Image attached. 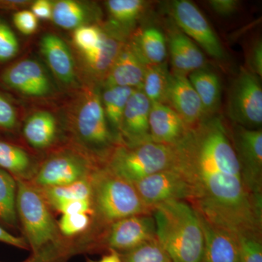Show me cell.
<instances>
[{
    "label": "cell",
    "mask_w": 262,
    "mask_h": 262,
    "mask_svg": "<svg viewBox=\"0 0 262 262\" xmlns=\"http://www.w3.org/2000/svg\"><path fill=\"white\" fill-rule=\"evenodd\" d=\"M175 150L174 167L192 187L189 203L200 215L235 232L261 231L262 200L246 185L220 117H206L189 127Z\"/></svg>",
    "instance_id": "obj_1"
},
{
    "label": "cell",
    "mask_w": 262,
    "mask_h": 262,
    "mask_svg": "<svg viewBox=\"0 0 262 262\" xmlns=\"http://www.w3.org/2000/svg\"><path fill=\"white\" fill-rule=\"evenodd\" d=\"M156 237L172 262H201L204 237L199 215L187 201H171L151 211Z\"/></svg>",
    "instance_id": "obj_2"
},
{
    "label": "cell",
    "mask_w": 262,
    "mask_h": 262,
    "mask_svg": "<svg viewBox=\"0 0 262 262\" xmlns=\"http://www.w3.org/2000/svg\"><path fill=\"white\" fill-rule=\"evenodd\" d=\"M90 181L94 215L98 223L108 225L131 215L151 214L134 184L106 165L96 167Z\"/></svg>",
    "instance_id": "obj_3"
},
{
    "label": "cell",
    "mask_w": 262,
    "mask_h": 262,
    "mask_svg": "<svg viewBox=\"0 0 262 262\" xmlns=\"http://www.w3.org/2000/svg\"><path fill=\"white\" fill-rule=\"evenodd\" d=\"M16 182L17 215L33 254L51 247L67 250L49 205L39 189L28 181Z\"/></svg>",
    "instance_id": "obj_4"
},
{
    "label": "cell",
    "mask_w": 262,
    "mask_h": 262,
    "mask_svg": "<svg viewBox=\"0 0 262 262\" xmlns=\"http://www.w3.org/2000/svg\"><path fill=\"white\" fill-rule=\"evenodd\" d=\"M175 146L149 141L134 146L120 144L108 155L104 165L127 181L135 183L175 165Z\"/></svg>",
    "instance_id": "obj_5"
},
{
    "label": "cell",
    "mask_w": 262,
    "mask_h": 262,
    "mask_svg": "<svg viewBox=\"0 0 262 262\" xmlns=\"http://www.w3.org/2000/svg\"><path fill=\"white\" fill-rule=\"evenodd\" d=\"M227 110L236 125L253 130L261 129L262 89L258 75L248 69H241L229 92Z\"/></svg>",
    "instance_id": "obj_6"
},
{
    "label": "cell",
    "mask_w": 262,
    "mask_h": 262,
    "mask_svg": "<svg viewBox=\"0 0 262 262\" xmlns=\"http://www.w3.org/2000/svg\"><path fill=\"white\" fill-rule=\"evenodd\" d=\"M145 206L152 211L158 205L171 201L190 203L192 189L184 175L175 167L161 170L134 183Z\"/></svg>",
    "instance_id": "obj_7"
},
{
    "label": "cell",
    "mask_w": 262,
    "mask_h": 262,
    "mask_svg": "<svg viewBox=\"0 0 262 262\" xmlns=\"http://www.w3.org/2000/svg\"><path fill=\"white\" fill-rule=\"evenodd\" d=\"M175 23L188 37L196 41L204 51L215 59L225 58V51L220 39L199 9L187 0H176L169 8Z\"/></svg>",
    "instance_id": "obj_8"
},
{
    "label": "cell",
    "mask_w": 262,
    "mask_h": 262,
    "mask_svg": "<svg viewBox=\"0 0 262 262\" xmlns=\"http://www.w3.org/2000/svg\"><path fill=\"white\" fill-rule=\"evenodd\" d=\"M232 145L238 160L241 173L251 193L262 200V132L235 125Z\"/></svg>",
    "instance_id": "obj_9"
},
{
    "label": "cell",
    "mask_w": 262,
    "mask_h": 262,
    "mask_svg": "<svg viewBox=\"0 0 262 262\" xmlns=\"http://www.w3.org/2000/svg\"><path fill=\"white\" fill-rule=\"evenodd\" d=\"M95 168L80 155L61 152L46 160L30 182L37 188L68 185L89 179Z\"/></svg>",
    "instance_id": "obj_10"
},
{
    "label": "cell",
    "mask_w": 262,
    "mask_h": 262,
    "mask_svg": "<svg viewBox=\"0 0 262 262\" xmlns=\"http://www.w3.org/2000/svg\"><path fill=\"white\" fill-rule=\"evenodd\" d=\"M155 238L156 227L152 214L135 215L106 227L102 242L108 249L125 253Z\"/></svg>",
    "instance_id": "obj_11"
},
{
    "label": "cell",
    "mask_w": 262,
    "mask_h": 262,
    "mask_svg": "<svg viewBox=\"0 0 262 262\" xmlns=\"http://www.w3.org/2000/svg\"><path fill=\"white\" fill-rule=\"evenodd\" d=\"M76 128L81 140L91 149L106 152L113 146V136L108 129L101 98L90 95L81 105Z\"/></svg>",
    "instance_id": "obj_12"
},
{
    "label": "cell",
    "mask_w": 262,
    "mask_h": 262,
    "mask_svg": "<svg viewBox=\"0 0 262 262\" xmlns=\"http://www.w3.org/2000/svg\"><path fill=\"white\" fill-rule=\"evenodd\" d=\"M151 106V101L141 90L134 91L124 110L119 130L121 144L134 146L152 141L149 124Z\"/></svg>",
    "instance_id": "obj_13"
},
{
    "label": "cell",
    "mask_w": 262,
    "mask_h": 262,
    "mask_svg": "<svg viewBox=\"0 0 262 262\" xmlns=\"http://www.w3.org/2000/svg\"><path fill=\"white\" fill-rule=\"evenodd\" d=\"M189 127L206 118L203 104L190 81L184 74L170 73L166 102Z\"/></svg>",
    "instance_id": "obj_14"
},
{
    "label": "cell",
    "mask_w": 262,
    "mask_h": 262,
    "mask_svg": "<svg viewBox=\"0 0 262 262\" xmlns=\"http://www.w3.org/2000/svg\"><path fill=\"white\" fill-rule=\"evenodd\" d=\"M198 215L204 237L201 262H239V244L237 232L214 225L199 213Z\"/></svg>",
    "instance_id": "obj_15"
},
{
    "label": "cell",
    "mask_w": 262,
    "mask_h": 262,
    "mask_svg": "<svg viewBox=\"0 0 262 262\" xmlns=\"http://www.w3.org/2000/svg\"><path fill=\"white\" fill-rule=\"evenodd\" d=\"M3 82L11 89L27 96H46L51 91V83L46 72L38 62L23 60L3 72Z\"/></svg>",
    "instance_id": "obj_16"
},
{
    "label": "cell",
    "mask_w": 262,
    "mask_h": 262,
    "mask_svg": "<svg viewBox=\"0 0 262 262\" xmlns=\"http://www.w3.org/2000/svg\"><path fill=\"white\" fill-rule=\"evenodd\" d=\"M149 124L151 141L165 145H177L189 129L182 117L164 103H151Z\"/></svg>",
    "instance_id": "obj_17"
},
{
    "label": "cell",
    "mask_w": 262,
    "mask_h": 262,
    "mask_svg": "<svg viewBox=\"0 0 262 262\" xmlns=\"http://www.w3.org/2000/svg\"><path fill=\"white\" fill-rule=\"evenodd\" d=\"M147 67L133 45L122 47L108 72V86L140 90Z\"/></svg>",
    "instance_id": "obj_18"
},
{
    "label": "cell",
    "mask_w": 262,
    "mask_h": 262,
    "mask_svg": "<svg viewBox=\"0 0 262 262\" xmlns=\"http://www.w3.org/2000/svg\"><path fill=\"white\" fill-rule=\"evenodd\" d=\"M169 51L174 71L179 73L205 68L206 58L200 48L184 33H171L168 39Z\"/></svg>",
    "instance_id": "obj_19"
},
{
    "label": "cell",
    "mask_w": 262,
    "mask_h": 262,
    "mask_svg": "<svg viewBox=\"0 0 262 262\" xmlns=\"http://www.w3.org/2000/svg\"><path fill=\"white\" fill-rule=\"evenodd\" d=\"M40 49L52 72L63 82L75 78V63L68 46L61 38L47 34L42 38Z\"/></svg>",
    "instance_id": "obj_20"
},
{
    "label": "cell",
    "mask_w": 262,
    "mask_h": 262,
    "mask_svg": "<svg viewBox=\"0 0 262 262\" xmlns=\"http://www.w3.org/2000/svg\"><path fill=\"white\" fill-rule=\"evenodd\" d=\"M188 78L201 99L205 115L212 116L218 110L221 101L222 89L218 76L203 68L192 72Z\"/></svg>",
    "instance_id": "obj_21"
},
{
    "label": "cell",
    "mask_w": 262,
    "mask_h": 262,
    "mask_svg": "<svg viewBox=\"0 0 262 262\" xmlns=\"http://www.w3.org/2000/svg\"><path fill=\"white\" fill-rule=\"evenodd\" d=\"M56 121L48 112L41 111L29 117L24 127V135L29 144L36 149L51 146L56 139Z\"/></svg>",
    "instance_id": "obj_22"
},
{
    "label": "cell",
    "mask_w": 262,
    "mask_h": 262,
    "mask_svg": "<svg viewBox=\"0 0 262 262\" xmlns=\"http://www.w3.org/2000/svg\"><path fill=\"white\" fill-rule=\"evenodd\" d=\"M0 168L11 174L15 179L28 182L36 173L28 153L4 141H0Z\"/></svg>",
    "instance_id": "obj_23"
},
{
    "label": "cell",
    "mask_w": 262,
    "mask_h": 262,
    "mask_svg": "<svg viewBox=\"0 0 262 262\" xmlns=\"http://www.w3.org/2000/svg\"><path fill=\"white\" fill-rule=\"evenodd\" d=\"M133 46L146 65L160 64L165 62L166 40L159 29L154 27L144 29Z\"/></svg>",
    "instance_id": "obj_24"
},
{
    "label": "cell",
    "mask_w": 262,
    "mask_h": 262,
    "mask_svg": "<svg viewBox=\"0 0 262 262\" xmlns=\"http://www.w3.org/2000/svg\"><path fill=\"white\" fill-rule=\"evenodd\" d=\"M170 77L166 61L148 66L140 90L151 103L165 104Z\"/></svg>",
    "instance_id": "obj_25"
},
{
    "label": "cell",
    "mask_w": 262,
    "mask_h": 262,
    "mask_svg": "<svg viewBox=\"0 0 262 262\" xmlns=\"http://www.w3.org/2000/svg\"><path fill=\"white\" fill-rule=\"evenodd\" d=\"M122 47L123 46L117 38L103 34L98 47L92 51L84 53V58L94 72L100 74L108 72Z\"/></svg>",
    "instance_id": "obj_26"
},
{
    "label": "cell",
    "mask_w": 262,
    "mask_h": 262,
    "mask_svg": "<svg viewBox=\"0 0 262 262\" xmlns=\"http://www.w3.org/2000/svg\"><path fill=\"white\" fill-rule=\"evenodd\" d=\"M134 91L130 88L108 86L101 96L106 120L117 130H120L124 110Z\"/></svg>",
    "instance_id": "obj_27"
},
{
    "label": "cell",
    "mask_w": 262,
    "mask_h": 262,
    "mask_svg": "<svg viewBox=\"0 0 262 262\" xmlns=\"http://www.w3.org/2000/svg\"><path fill=\"white\" fill-rule=\"evenodd\" d=\"M16 179L0 168V222L10 227H16Z\"/></svg>",
    "instance_id": "obj_28"
},
{
    "label": "cell",
    "mask_w": 262,
    "mask_h": 262,
    "mask_svg": "<svg viewBox=\"0 0 262 262\" xmlns=\"http://www.w3.org/2000/svg\"><path fill=\"white\" fill-rule=\"evenodd\" d=\"M50 207L61 202L74 200L91 199V184L89 179L68 184L46 188H38Z\"/></svg>",
    "instance_id": "obj_29"
},
{
    "label": "cell",
    "mask_w": 262,
    "mask_h": 262,
    "mask_svg": "<svg viewBox=\"0 0 262 262\" xmlns=\"http://www.w3.org/2000/svg\"><path fill=\"white\" fill-rule=\"evenodd\" d=\"M106 6L114 23L130 27L144 13L146 3L142 0H108Z\"/></svg>",
    "instance_id": "obj_30"
},
{
    "label": "cell",
    "mask_w": 262,
    "mask_h": 262,
    "mask_svg": "<svg viewBox=\"0 0 262 262\" xmlns=\"http://www.w3.org/2000/svg\"><path fill=\"white\" fill-rule=\"evenodd\" d=\"M52 20L65 29H77L86 18V10L82 5L73 0L56 2L52 8Z\"/></svg>",
    "instance_id": "obj_31"
},
{
    "label": "cell",
    "mask_w": 262,
    "mask_h": 262,
    "mask_svg": "<svg viewBox=\"0 0 262 262\" xmlns=\"http://www.w3.org/2000/svg\"><path fill=\"white\" fill-rule=\"evenodd\" d=\"M120 256L122 262H172L157 238L148 241Z\"/></svg>",
    "instance_id": "obj_32"
},
{
    "label": "cell",
    "mask_w": 262,
    "mask_h": 262,
    "mask_svg": "<svg viewBox=\"0 0 262 262\" xmlns=\"http://www.w3.org/2000/svg\"><path fill=\"white\" fill-rule=\"evenodd\" d=\"M239 244V262H262L261 231L237 232Z\"/></svg>",
    "instance_id": "obj_33"
},
{
    "label": "cell",
    "mask_w": 262,
    "mask_h": 262,
    "mask_svg": "<svg viewBox=\"0 0 262 262\" xmlns=\"http://www.w3.org/2000/svg\"><path fill=\"white\" fill-rule=\"evenodd\" d=\"M103 34L99 29L94 26H81L75 29L74 42L84 54L98 47L102 39Z\"/></svg>",
    "instance_id": "obj_34"
},
{
    "label": "cell",
    "mask_w": 262,
    "mask_h": 262,
    "mask_svg": "<svg viewBox=\"0 0 262 262\" xmlns=\"http://www.w3.org/2000/svg\"><path fill=\"white\" fill-rule=\"evenodd\" d=\"M91 224V215L86 213L64 214L58 222V227L61 234L72 237L87 230Z\"/></svg>",
    "instance_id": "obj_35"
},
{
    "label": "cell",
    "mask_w": 262,
    "mask_h": 262,
    "mask_svg": "<svg viewBox=\"0 0 262 262\" xmlns=\"http://www.w3.org/2000/svg\"><path fill=\"white\" fill-rule=\"evenodd\" d=\"M18 51L19 42L15 33L4 20L0 18V62L14 58Z\"/></svg>",
    "instance_id": "obj_36"
},
{
    "label": "cell",
    "mask_w": 262,
    "mask_h": 262,
    "mask_svg": "<svg viewBox=\"0 0 262 262\" xmlns=\"http://www.w3.org/2000/svg\"><path fill=\"white\" fill-rule=\"evenodd\" d=\"M52 208L63 215L86 213L90 215H94L91 199L74 200V201L61 202V203H57Z\"/></svg>",
    "instance_id": "obj_37"
},
{
    "label": "cell",
    "mask_w": 262,
    "mask_h": 262,
    "mask_svg": "<svg viewBox=\"0 0 262 262\" xmlns=\"http://www.w3.org/2000/svg\"><path fill=\"white\" fill-rule=\"evenodd\" d=\"M13 23L22 34L30 35L38 28V18L31 10H22L13 15Z\"/></svg>",
    "instance_id": "obj_38"
},
{
    "label": "cell",
    "mask_w": 262,
    "mask_h": 262,
    "mask_svg": "<svg viewBox=\"0 0 262 262\" xmlns=\"http://www.w3.org/2000/svg\"><path fill=\"white\" fill-rule=\"evenodd\" d=\"M16 121V113L13 105L0 95V128L12 130Z\"/></svg>",
    "instance_id": "obj_39"
},
{
    "label": "cell",
    "mask_w": 262,
    "mask_h": 262,
    "mask_svg": "<svg viewBox=\"0 0 262 262\" xmlns=\"http://www.w3.org/2000/svg\"><path fill=\"white\" fill-rule=\"evenodd\" d=\"M208 4L217 14L229 16L235 13L239 3L237 0H211Z\"/></svg>",
    "instance_id": "obj_40"
},
{
    "label": "cell",
    "mask_w": 262,
    "mask_h": 262,
    "mask_svg": "<svg viewBox=\"0 0 262 262\" xmlns=\"http://www.w3.org/2000/svg\"><path fill=\"white\" fill-rule=\"evenodd\" d=\"M249 70L258 77L262 75V44L257 41L251 50L249 56Z\"/></svg>",
    "instance_id": "obj_41"
},
{
    "label": "cell",
    "mask_w": 262,
    "mask_h": 262,
    "mask_svg": "<svg viewBox=\"0 0 262 262\" xmlns=\"http://www.w3.org/2000/svg\"><path fill=\"white\" fill-rule=\"evenodd\" d=\"M63 256L61 250L55 247L48 248L24 262H56Z\"/></svg>",
    "instance_id": "obj_42"
},
{
    "label": "cell",
    "mask_w": 262,
    "mask_h": 262,
    "mask_svg": "<svg viewBox=\"0 0 262 262\" xmlns=\"http://www.w3.org/2000/svg\"><path fill=\"white\" fill-rule=\"evenodd\" d=\"M52 8L53 6L48 0H37L33 3L31 11L37 18L48 20L51 18Z\"/></svg>",
    "instance_id": "obj_43"
},
{
    "label": "cell",
    "mask_w": 262,
    "mask_h": 262,
    "mask_svg": "<svg viewBox=\"0 0 262 262\" xmlns=\"http://www.w3.org/2000/svg\"><path fill=\"white\" fill-rule=\"evenodd\" d=\"M0 242L21 249H28L29 248L26 239L13 235L2 227H0Z\"/></svg>",
    "instance_id": "obj_44"
},
{
    "label": "cell",
    "mask_w": 262,
    "mask_h": 262,
    "mask_svg": "<svg viewBox=\"0 0 262 262\" xmlns=\"http://www.w3.org/2000/svg\"><path fill=\"white\" fill-rule=\"evenodd\" d=\"M87 262H122L121 256L120 253L115 251V250L110 249V253L106 255L102 256V258H100L97 261L95 260L88 259Z\"/></svg>",
    "instance_id": "obj_45"
},
{
    "label": "cell",
    "mask_w": 262,
    "mask_h": 262,
    "mask_svg": "<svg viewBox=\"0 0 262 262\" xmlns=\"http://www.w3.org/2000/svg\"><path fill=\"white\" fill-rule=\"evenodd\" d=\"M0 262H2V261H0Z\"/></svg>",
    "instance_id": "obj_46"
}]
</instances>
